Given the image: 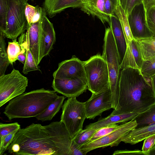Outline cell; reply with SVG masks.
I'll return each mask as SVG.
<instances>
[{
    "instance_id": "obj_22",
    "label": "cell",
    "mask_w": 155,
    "mask_h": 155,
    "mask_svg": "<svg viewBox=\"0 0 155 155\" xmlns=\"http://www.w3.org/2000/svg\"><path fill=\"white\" fill-rule=\"evenodd\" d=\"M65 98L64 96H58L44 111L35 117L36 118L42 122L51 120L62 107Z\"/></svg>"
},
{
    "instance_id": "obj_25",
    "label": "cell",
    "mask_w": 155,
    "mask_h": 155,
    "mask_svg": "<svg viewBox=\"0 0 155 155\" xmlns=\"http://www.w3.org/2000/svg\"><path fill=\"white\" fill-rule=\"evenodd\" d=\"M25 37V47L26 51V61L24 65L22 72L25 74L28 72L35 71H41L39 66L37 65L34 57L30 51L28 41V34L26 32Z\"/></svg>"
},
{
    "instance_id": "obj_32",
    "label": "cell",
    "mask_w": 155,
    "mask_h": 155,
    "mask_svg": "<svg viewBox=\"0 0 155 155\" xmlns=\"http://www.w3.org/2000/svg\"><path fill=\"white\" fill-rule=\"evenodd\" d=\"M8 10V0H0V32L2 34L6 30Z\"/></svg>"
},
{
    "instance_id": "obj_41",
    "label": "cell",
    "mask_w": 155,
    "mask_h": 155,
    "mask_svg": "<svg viewBox=\"0 0 155 155\" xmlns=\"http://www.w3.org/2000/svg\"><path fill=\"white\" fill-rule=\"evenodd\" d=\"M113 155H144L143 152L140 150H117L114 151Z\"/></svg>"
},
{
    "instance_id": "obj_2",
    "label": "cell",
    "mask_w": 155,
    "mask_h": 155,
    "mask_svg": "<svg viewBox=\"0 0 155 155\" xmlns=\"http://www.w3.org/2000/svg\"><path fill=\"white\" fill-rule=\"evenodd\" d=\"M155 104V94L150 78L140 70L130 67L121 71L118 103L111 114L140 113Z\"/></svg>"
},
{
    "instance_id": "obj_9",
    "label": "cell",
    "mask_w": 155,
    "mask_h": 155,
    "mask_svg": "<svg viewBox=\"0 0 155 155\" xmlns=\"http://www.w3.org/2000/svg\"><path fill=\"white\" fill-rule=\"evenodd\" d=\"M137 125L135 120L123 123L107 135L81 146V150L85 155L89 152L98 148L117 146L122 142L123 138L130 131L137 127Z\"/></svg>"
},
{
    "instance_id": "obj_14",
    "label": "cell",
    "mask_w": 155,
    "mask_h": 155,
    "mask_svg": "<svg viewBox=\"0 0 155 155\" xmlns=\"http://www.w3.org/2000/svg\"><path fill=\"white\" fill-rule=\"evenodd\" d=\"M44 10L41 25L39 61L49 54L56 41V34L53 24Z\"/></svg>"
},
{
    "instance_id": "obj_38",
    "label": "cell",
    "mask_w": 155,
    "mask_h": 155,
    "mask_svg": "<svg viewBox=\"0 0 155 155\" xmlns=\"http://www.w3.org/2000/svg\"><path fill=\"white\" fill-rule=\"evenodd\" d=\"M107 14L110 17L115 14L117 6L120 5L119 0H104Z\"/></svg>"
},
{
    "instance_id": "obj_44",
    "label": "cell",
    "mask_w": 155,
    "mask_h": 155,
    "mask_svg": "<svg viewBox=\"0 0 155 155\" xmlns=\"http://www.w3.org/2000/svg\"><path fill=\"white\" fill-rule=\"evenodd\" d=\"M155 155V145H154L149 150L147 155Z\"/></svg>"
},
{
    "instance_id": "obj_16",
    "label": "cell",
    "mask_w": 155,
    "mask_h": 155,
    "mask_svg": "<svg viewBox=\"0 0 155 155\" xmlns=\"http://www.w3.org/2000/svg\"><path fill=\"white\" fill-rule=\"evenodd\" d=\"M44 10L43 8L42 15L38 21L28 24L27 32L28 38L29 48L35 60L38 65L39 64L40 38L41 25Z\"/></svg>"
},
{
    "instance_id": "obj_19",
    "label": "cell",
    "mask_w": 155,
    "mask_h": 155,
    "mask_svg": "<svg viewBox=\"0 0 155 155\" xmlns=\"http://www.w3.org/2000/svg\"><path fill=\"white\" fill-rule=\"evenodd\" d=\"M88 15L96 16L103 24L110 23V17L107 14L104 0H84L80 8Z\"/></svg>"
},
{
    "instance_id": "obj_3",
    "label": "cell",
    "mask_w": 155,
    "mask_h": 155,
    "mask_svg": "<svg viewBox=\"0 0 155 155\" xmlns=\"http://www.w3.org/2000/svg\"><path fill=\"white\" fill-rule=\"evenodd\" d=\"M56 92L42 88L24 93L9 101L3 113L9 120L35 117L58 97Z\"/></svg>"
},
{
    "instance_id": "obj_20",
    "label": "cell",
    "mask_w": 155,
    "mask_h": 155,
    "mask_svg": "<svg viewBox=\"0 0 155 155\" xmlns=\"http://www.w3.org/2000/svg\"><path fill=\"white\" fill-rule=\"evenodd\" d=\"M154 134H155V123L133 129L123 138L122 141L134 145Z\"/></svg>"
},
{
    "instance_id": "obj_27",
    "label": "cell",
    "mask_w": 155,
    "mask_h": 155,
    "mask_svg": "<svg viewBox=\"0 0 155 155\" xmlns=\"http://www.w3.org/2000/svg\"><path fill=\"white\" fill-rule=\"evenodd\" d=\"M43 8L38 5L34 6L27 3L26 6L25 13L28 24L39 21L42 15Z\"/></svg>"
},
{
    "instance_id": "obj_11",
    "label": "cell",
    "mask_w": 155,
    "mask_h": 155,
    "mask_svg": "<svg viewBox=\"0 0 155 155\" xmlns=\"http://www.w3.org/2000/svg\"><path fill=\"white\" fill-rule=\"evenodd\" d=\"M146 12L142 2L136 5L127 15L132 34L135 40L153 37L147 24Z\"/></svg>"
},
{
    "instance_id": "obj_23",
    "label": "cell",
    "mask_w": 155,
    "mask_h": 155,
    "mask_svg": "<svg viewBox=\"0 0 155 155\" xmlns=\"http://www.w3.org/2000/svg\"><path fill=\"white\" fill-rule=\"evenodd\" d=\"M143 61L155 56V37L136 40Z\"/></svg>"
},
{
    "instance_id": "obj_28",
    "label": "cell",
    "mask_w": 155,
    "mask_h": 155,
    "mask_svg": "<svg viewBox=\"0 0 155 155\" xmlns=\"http://www.w3.org/2000/svg\"><path fill=\"white\" fill-rule=\"evenodd\" d=\"M0 76L5 74L10 64L5 51V42L2 33L0 32Z\"/></svg>"
},
{
    "instance_id": "obj_8",
    "label": "cell",
    "mask_w": 155,
    "mask_h": 155,
    "mask_svg": "<svg viewBox=\"0 0 155 155\" xmlns=\"http://www.w3.org/2000/svg\"><path fill=\"white\" fill-rule=\"evenodd\" d=\"M27 78L18 70L0 76V107L23 93L28 85Z\"/></svg>"
},
{
    "instance_id": "obj_17",
    "label": "cell",
    "mask_w": 155,
    "mask_h": 155,
    "mask_svg": "<svg viewBox=\"0 0 155 155\" xmlns=\"http://www.w3.org/2000/svg\"><path fill=\"white\" fill-rule=\"evenodd\" d=\"M84 0H45L43 8L50 18L69 8H80Z\"/></svg>"
},
{
    "instance_id": "obj_12",
    "label": "cell",
    "mask_w": 155,
    "mask_h": 155,
    "mask_svg": "<svg viewBox=\"0 0 155 155\" xmlns=\"http://www.w3.org/2000/svg\"><path fill=\"white\" fill-rule=\"evenodd\" d=\"M53 76L54 78L87 81L84 61H81L75 55L72 56L69 59L59 63L58 68L53 73Z\"/></svg>"
},
{
    "instance_id": "obj_45",
    "label": "cell",
    "mask_w": 155,
    "mask_h": 155,
    "mask_svg": "<svg viewBox=\"0 0 155 155\" xmlns=\"http://www.w3.org/2000/svg\"><path fill=\"white\" fill-rule=\"evenodd\" d=\"M27 0V1H28V0Z\"/></svg>"
},
{
    "instance_id": "obj_24",
    "label": "cell",
    "mask_w": 155,
    "mask_h": 155,
    "mask_svg": "<svg viewBox=\"0 0 155 155\" xmlns=\"http://www.w3.org/2000/svg\"><path fill=\"white\" fill-rule=\"evenodd\" d=\"M115 14L120 21L127 45L130 41L134 39L130 28L127 15L120 4L117 6Z\"/></svg>"
},
{
    "instance_id": "obj_43",
    "label": "cell",
    "mask_w": 155,
    "mask_h": 155,
    "mask_svg": "<svg viewBox=\"0 0 155 155\" xmlns=\"http://www.w3.org/2000/svg\"><path fill=\"white\" fill-rule=\"evenodd\" d=\"M150 79L153 89L155 94V74L151 76L150 78Z\"/></svg>"
},
{
    "instance_id": "obj_4",
    "label": "cell",
    "mask_w": 155,
    "mask_h": 155,
    "mask_svg": "<svg viewBox=\"0 0 155 155\" xmlns=\"http://www.w3.org/2000/svg\"><path fill=\"white\" fill-rule=\"evenodd\" d=\"M102 56L106 61L109 72L112 108L117 107L119 93L121 62L115 41L110 27L106 28Z\"/></svg>"
},
{
    "instance_id": "obj_31",
    "label": "cell",
    "mask_w": 155,
    "mask_h": 155,
    "mask_svg": "<svg viewBox=\"0 0 155 155\" xmlns=\"http://www.w3.org/2000/svg\"><path fill=\"white\" fill-rule=\"evenodd\" d=\"M140 71L146 78H150L155 74V56L143 62Z\"/></svg>"
},
{
    "instance_id": "obj_37",
    "label": "cell",
    "mask_w": 155,
    "mask_h": 155,
    "mask_svg": "<svg viewBox=\"0 0 155 155\" xmlns=\"http://www.w3.org/2000/svg\"><path fill=\"white\" fill-rule=\"evenodd\" d=\"M120 5L128 15L136 5L143 2V0H119Z\"/></svg>"
},
{
    "instance_id": "obj_34",
    "label": "cell",
    "mask_w": 155,
    "mask_h": 155,
    "mask_svg": "<svg viewBox=\"0 0 155 155\" xmlns=\"http://www.w3.org/2000/svg\"><path fill=\"white\" fill-rule=\"evenodd\" d=\"M146 17L148 27L153 37H155V5L146 11Z\"/></svg>"
},
{
    "instance_id": "obj_39",
    "label": "cell",
    "mask_w": 155,
    "mask_h": 155,
    "mask_svg": "<svg viewBox=\"0 0 155 155\" xmlns=\"http://www.w3.org/2000/svg\"><path fill=\"white\" fill-rule=\"evenodd\" d=\"M155 145V134L148 136L144 139L142 148V151L145 155L147 154Z\"/></svg>"
},
{
    "instance_id": "obj_33",
    "label": "cell",
    "mask_w": 155,
    "mask_h": 155,
    "mask_svg": "<svg viewBox=\"0 0 155 155\" xmlns=\"http://www.w3.org/2000/svg\"><path fill=\"white\" fill-rule=\"evenodd\" d=\"M119 126L120 125L117 124H114L98 129L88 142L97 140L107 135L116 130Z\"/></svg>"
},
{
    "instance_id": "obj_21",
    "label": "cell",
    "mask_w": 155,
    "mask_h": 155,
    "mask_svg": "<svg viewBox=\"0 0 155 155\" xmlns=\"http://www.w3.org/2000/svg\"><path fill=\"white\" fill-rule=\"evenodd\" d=\"M138 114L131 113L115 115L110 114L106 117L100 118L95 122L89 124L85 128L98 129L112 124L124 123L134 120Z\"/></svg>"
},
{
    "instance_id": "obj_26",
    "label": "cell",
    "mask_w": 155,
    "mask_h": 155,
    "mask_svg": "<svg viewBox=\"0 0 155 155\" xmlns=\"http://www.w3.org/2000/svg\"><path fill=\"white\" fill-rule=\"evenodd\" d=\"M134 120L137 123V127L155 123V104L145 111L139 114Z\"/></svg>"
},
{
    "instance_id": "obj_10",
    "label": "cell",
    "mask_w": 155,
    "mask_h": 155,
    "mask_svg": "<svg viewBox=\"0 0 155 155\" xmlns=\"http://www.w3.org/2000/svg\"><path fill=\"white\" fill-rule=\"evenodd\" d=\"M87 118L94 119L101 116L103 112L112 108L110 84L98 93L92 94L90 98L85 102Z\"/></svg>"
},
{
    "instance_id": "obj_42",
    "label": "cell",
    "mask_w": 155,
    "mask_h": 155,
    "mask_svg": "<svg viewBox=\"0 0 155 155\" xmlns=\"http://www.w3.org/2000/svg\"><path fill=\"white\" fill-rule=\"evenodd\" d=\"M146 11L151 7L155 5V0H143Z\"/></svg>"
},
{
    "instance_id": "obj_6",
    "label": "cell",
    "mask_w": 155,
    "mask_h": 155,
    "mask_svg": "<svg viewBox=\"0 0 155 155\" xmlns=\"http://www.w3.org/2000/svg\"><path fill=\"white\" fill-rule=\"evenodd\" d=\"M62 108L60 121L65 125L72 139L82 130L87 118L85 102L79 101L76 97H68Z\"/></svg>"
},
{
    "instance_id": "obj_15",
    "label": "cell",
    "mask_w": 155,
    "mask_h": 155,
    "mask_svg": "<svg viewBox=\"0 0 155 155\" xmlns=\"http://www.w3.org/2000/svg\"><path fill=\"white\" fill-rule=\"evenodd\" d=\"M143 61L137 42L133 39L127 45L126 51L120 65V70L130 67L140 70Z\"/></svg>"
},
{
    "instance_id": "obj_29",
    "label": "cell",
    "mask_w": 155,
    "mask_h": 155,
    "mask_svg": "<svg viewBox=\"0 0 155 155\" xmlns=\"http://www.w3.org/2000/svg\"><path fill=\"white\" fill-rule=\"evenodd\" d=\"M98 129L85 128L84 130H82L79 132L72 139L78 145L81 147L88 143L90 140Z\"/></svg>"
},
{
    "instance_id": "obj_35",
    "label": "cell",
    "mask_w": 155,
    "mask_h": 155,
    "mask_svg": "<svg viewBox=\"0 0 155 155\" xmlns=\"http://www.w3.org/2000/svg\"><path fill=\"white\" fill-rule=\"evenodd\" d=\"M20 125L17 122L10 124L0 123V138L12 133L15 131L18 130Z\"/></svg>"
},
{
    "instance_id": "obj_30",
    "label": "cell",
    "mask_w": 155,
    "mask_h": 155,
    "mask_svg": "<svg viewBox=\"0 0 155 155\" xmlns=\"http://www.w3.org/2000/svg\"><path fill=\"white\" fill-rule=\"evenodd\" d=\"M13 41L12 42L8 43L7 50L8 58L11 64L17 60L18 56L22 50L20 43L16 41V39Z\"/></svg>"
},
{
    "instance_id": "obj_18",
    "label": "cell",
    "mask_w": 155,
    "mask_h": 155,
    "mask_svg": "<svg viewBox=\"0 0 155 155\" xmlns=\"http://www.w3.org/2000/svg\"><path fill=\"white\" fill-rule=\"evenodd\" d=\"M110 18L109 25L114 36L121 64L127 48V43L118 17L114 15H110Z\"/></svg>"
},
{
    "instance_id": "obj_7",
    "label": "cell",
    "mask_w": 155,
    "mask_h": 155,
    "mask_svg": "<svg viewBox=\"0 0 155 155\" xmlns=\"http://www.w3.org/2000/svg\"><path fill=\"white\" fill-rule=\"evenodd\" d=\"M26 0H8L6 28L2 34L14 40L27 30L28 24L25 13Z\"/></svg>"
},
{
    "instance_id": "obj_1",
    "label": "cell",
    "mask_w": 155,
    "mask_h": 155,
    "mask_svg": "<svg viewBox=\"0 0 155 155\" xmlns=\"http://www.w3.org/2000/svg\"><path fill=\"white\" fill-rule=\"evenodd\" d=\"M72 138L61 121L20 128L7 150L18 155H68Z\"/></svg>"
},
{
    "instance_id": "obj_40",
    "label": "cell",
    "mask_w": 155,
    "mask_h": 155,
    "mask_svg": "<svg viewBox=\"0 0 155 155\" xmlns=\"http://www.w3.org/2000/svg\"><path fill=\"white\" fill-rule=\"evenodd\" d=\"M68 155H85L82 151L81 147L72 140Z\"/></svg>"
},
{
    "instance_id": "obj_36",
    "label": "cell",
    "mask_w": 155,
    "mask_h": 155,
    "mask_svg": "<svg viewBox=\"0 0 155 155\" xmlns=\"http://www.w3.org/2000/svg\"><path fill=\"white\" fill-rule=\"evenodd\" d=\"M18 130L14 131L3 138H0V155H2L7 150Z\"/></svg>"
},
{
    "instance_id": "obj_13",
    "label": "cell",
    "mask_w": 155,
    "mask_h": 155,
    "mask_svg": "<svg viewBox=\"0 0 155 155\" xmlns=\"http://www.w3.org/2000/svg\"><path fill=\"white\" fill-rule=\"evenodd\" d=\"M52 87L55 92L66 97H77L87 89V81L54 78Z\"/></svg>"
},
{
    "instance_id": "obj_5",
    "label": "cell",
    "mask_w": 155,
    "mask_h": 155,
    "mask_svg": "<svg viewBox=\"0 0 155 155\" xmlns=\"http://www.w3.org/2000/svg\"><path fill=\"white\" fill-rule=\"evenodd\" d=\"M87 81V89L92 94L98 93L110 84L107 63L102 56L97 54L84 61Z\"/></svg>"
}]
</instances>
